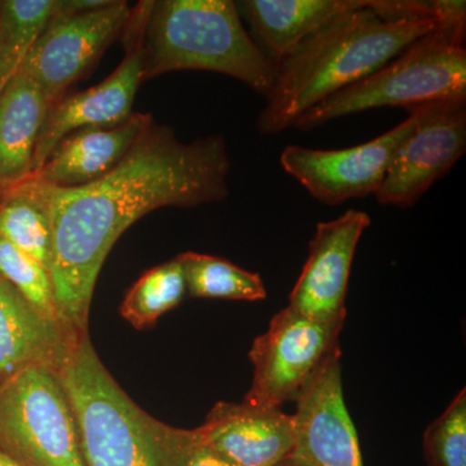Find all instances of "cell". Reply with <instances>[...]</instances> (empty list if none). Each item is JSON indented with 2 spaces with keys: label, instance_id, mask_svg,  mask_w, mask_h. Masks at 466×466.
<instances>
[{
  "label": "cell",
  "instance_id": "obj_1",
  "mask_svg": "<svg viewBox=\"0 0 466 466\" xmlns=\"http://www.w3.org/2000/svg\"><path fill=\"white\" fill-rule=\"evenodd\" d=\"M228 152L222 137L184 143L152 122L108 174L86 186L57 188L27 177L51 228L50 274L61 327L87 333L95 285L122 233L161 208H195L229 195Z\"/></svg>",
  "mask_w": 466,
  "mask_h": 466
},
{
  "label": "cell",
  "instance_id": "obj_2",
  "mask_svg": "<svg viewBox=\"0 0 466 466\" xmlns=\"http://www.w3.org/2000/svg\"><path fill=\"white\" fill-rule=\"evenodd\" d=\"M444 27L455 29L434 20H386L370 7V0L366 7L334 18L276 66L274 85L258 118L260 133L274 135L293 127L321 101Z\"/></svg>",
  "mask_w": 466,
  "mask_h": 466
},
{
  "label": "cell",
  "instance_id": "obj_3",
  "mask_svg": "<svg viewBox=\"0 0 466 466\" xmlns=\"http://www.w3.org/2000/svg\"><path fill=\"white\" fill-rule=\"evenodd\" d=\"M60 379L86 466H177L193 431L164 424L137 406L104 367L88 334L67 352Z\"/></svg>",
  "mask_w": 466,
  "mask_h": 466
},
{
  "label": "cell",
  "instance_id": "obj_4",
  "mask_svg": "<svg viewBox=\"0 0 466 466\" xmlns=\"http://www.w3.org/2000/svg\"><path fill=\"white\" fill-rule=\"evenodd\" d=\"M143 82L167 73L204 70L268 94L276 67L242 24L231 0L148 2L142 35Z\"/></svg>",
  "mask_w": 466,
  "mask_h": 466
},
{
  "label": "cell",
  "instance_id": "obj_5",
  "mask_svg": "<svg viewBox=\"0 0 466 466\" xmlns=\"http://www.w3.org/2000/svg\"><path fill=\"white\" fill-rule=\"evenodd\" d=\"M464 42L462 30H435L372 75L321 101L291 128L309 131L333 119L386 106L410 110L434 101L466 99Z\"/></svg>",
  "mask_w": 466,
  "mask_h": 466
},
{
  "label": "cell",
  "instance_id": "obj_6",
  "mask_svg": "<svg viewBox=\"0 0 466 466\" xmlns=\"http://www.w3.org/2000/svg\"><path fill=\"white\" fill-rule=\"evenodd\" d=\"M0 449L25 466H86L60 370L29 367L0 385Z\"/></svg>",
  "mask_w": 466,
  "mask_h": 466
},
{
  "label": "cell",
  "instance_id": "obj_7",
  "mask_svg": "<svg viewBox=\"0 0 466 466\" xmlns=\"http://www.w3.org/2000/svg\"><path fill=\"white\" fill-rule=\"evenodd\" d=\"M342 325L319 323L285 308L249 351L253 380L244 401L281 408L297 401L325 360L339 351Z\"/></svg>",
  "mask_w": 466,
  "mask_h": 466
},
{
  "label": "cell",
  "instance_id": "obj_8",
  "mask_svg": "<svg viewBox=\"0 0 466 466\" xmlns=\"http://www.w3.org/2000/svg\"><path fill=\"white\" fill-rule=\"evenodd\" d=\"M410 110L417 116L415 130L395 153L376 193L379 204L386 207L415 205L466 149V99L434 101Z\"/></svg>",
  "mask_w": 466,
  "mask_h": 466
},
{
  "label": "cell",
  "instance_id": "obj_9",
  "mask_svg": "<svg viewBox=\"0 0 466 466\" xmlns=\"http://www.w3.org/2000/svg\"><path fill=\"white\" fill-rule=\"evenodd\" d=\"M415 112L397 127L370 142L343 149H309L285 147L280 164L285 173L299 180L309 195L325 205H339L351 198L376 195L395 153L412 134Z\"/></svg>",
  "mask_w": 466,
  "mask_h": 466
},
{
  "label": "cell",
  "instance_id": "obj_10",
  "mask_svg": "<svg viewBox=\"0 0 466 466\" xmlns=\"http://www.w3.org/2000/svg\"><path fill=\"white\" fill-rule=\"evenodd\" d=\"M133 7L113 0L108 7L76 16H54L20 67L41 86L51 106L124 35Z\"/></svg>",
  "mask_w": 466,
  "mask_h": 466
},
{
  "label": "cell",
  "instance_id": "obj_11",
  "mask_svg": "<svg viewBox=\"0 0 466 466\" xmlns=\"http://www.w3.org/2000/svg\"><path fill=\"white\" fill-rule=\"evenodd\" d=\"M147 8L148 2L133 8L124 33L126 55L115 72L88 90L64 96L48 110L34 150L32 174L66 135L82 128L118 125L133 115L135 96L143 84L142 35Z\"/></svg>",
  "mask_w": 466,
  "mask_h": 466
},
{
  "label": "cell",
  "instance_id": "obj_12",
  "mask_svg": "<svg viewBox=\"0 0 466 466\" xmlns=\"http://www.w3.org/2000/svg\"><path fill=\"white\" fill-rule=\"evenodd\" d=\"M370 226V217L355 208L337 219L318 223L288 308L319 323L343 327L352 260Z\"/></svg>",
  "mask_w": 466,
  "mask_h": 466
},
{
  "label": "cell",
  "instance_id": "obj_13",
  "mask_svg": "<svg viewBox=\"0 0 466 466\" xmlns=\"http://www.w3.org/2000/svg\"><path fill=\"white\" fill-rule=\"evenodd\" d=\"M296 403L291 458L306 466H364L343 397L341 350L324 361Z\"/></svg>",
  "mask_w": 466,
  "mask_h": 466
},
{
  "label": "cell",
  "instance_id": "obj_14",
  "mask_svg": "<svg viewBox=\"0 0 466 466\" xmlns=\"http://www.w3.org/2000/svg\"><path fill=\"white\" fill-rule=\"evenodd\" d=\"M196 433L233 466H274L293 455V415L281 408L220 401Z\"/></svg>",
  "mask_w": 466,
  "mask_h": 466
},
{
  "label": "cell",
  "instance_id": "obj_15",
  "mask_svg": "<svg viewBox=\"0 0 466 466\" xmlns=\"http://www.w3.org/2000/svg\"><path fill=\"white\" fill-rule=\"evenodd\" d=\"M153 119L133 113L126 121L66 135L29 177L57 188H76L100 179L127 155Z\"/></svg>",
  "mask_w": 466,
  "mask_h": 466
},
{
  "label": "cell",
  "instance_id": "obj_16",
  "mask_svg": "<svg viewBox=\"0 0 466 466\" xmlns=\"http://www.w3.org/2000/svg\"><path fill=\"white\" fill-rule=\"evenodd\" d=\"M76 341L0 278V385L29 367L60 370Z\"/></svg>",
  "mask_w": 466,
  "mask_h": 466
},
{
  "label": "cell",
  "instance_id": "obj_17",
  "mask_svg": "<svg viewBox=\"0 0 466 466\" xmlns=\"http://www.w3.org/2000/svg\"><path fill=\"white\" fill-rule=\"evenodd\" d=\"M257 45L275 67L306 39L367 0H241L235 2Z\"/></svg>",
  "mask_w": 466,
  "mask_h": 466
},
{
  "label": "cell",
  "instance_id": "obj_18",
  "mask_svg": "<svg viewBox=\"0 0 466 466\" xmlns=\"http://www.w3.org/2000/svg\"><path fill=\"white\" fill-rule=\"evenodd\" d=\"M50 108L41 86L21 67L0 90V195L32 175L34 150Z\"/></svg>",
  "mask_w": 466,
  "mask_h": 466
},
{
  "label": "cell",
  "instance_id": "obj_19",
  "mask_svg": "<svg viewBox=\"0 0 466 466\" xmlns=\"http://www.w3.org/2000/svg\"><path fill=\"white\" fill-rule=\"evenodd\" d=\"M0 238L50 269V220L27 179L0 195Z\"/></svg>",
  "mask_w": 466,
  "mask_h": 466
},
{
  "label": "cell",
  "instance_id": "obj_20",
  "mask_svg": "<svg viewBox=\"0 0 466 466\" xmlns=\"http://www.w3.org/2000/svg\"><path fill=\"white\" fill-rule=\"evenodd\" d=\"M177 259L182 263L187 294L193 299L248 302L266 299L265 283L257 272L248 271L219 257L195 251L179 254Z\"/></svg>",
  "mask_w": 466,
  "mask_h": 466
},
{
  "label": "cell",
  "instance_id": "obj_21",
  "mask_svg": "<svg viewBox=\"0 0 466 466\" xmlns=\"http://www.w3.org/2000/svg\"><path fill=\"white\" fill-rule=\"evenodd\" d=\"M186 294L182 263L175 257L137 279L125 296L121 315L137 329H146L180 305Z\"/></svg>",
  "mask_w": 466,
  "mask_h": 466
},
{
  "label": "cell",
  "instance_id": "obj_22",
  "mask_svg": "<svg viewBox=\"0 0 466 466\" xmlns=\"http://www.w3.org/2000/svg\"><path fill=\"white\" fill-rule=\"evenodd\" d=\"M55 7L56 0H5L0 5V35L15 73L51 23Z\"/></svg>",
  "mask_w": 466,
  "mask_h": 466
},
{
  "label": "cell",
  "instance_id": "obj_23",
  "mask_svg": "<svg viewBox=\"0 0 466 466\" xmlns=\"http://www.w3.org/2000/svg\"><path fill=\"white\" fill-rule=\"evenodd\" d=\"M0 278L7 281L42 318L61 325L47 269L2 238Z\"/></svg>",
  "mask_w": 466,
  "mask_h": 466
},
{
  "label": "cell",
  "instance_id": "obj_24",
  "mask_svg": "<svg viewBox=\"0 0 466 466\" xmlns=\"http://www.w3.org/2000/svg\"><path fill=\"white\" fill-rule=\"evenodd\" d=\"M424 453L428 466H466L465 389L426 429Z\"/></svg>",
  "mask_w": 466,
  "mask_h": 466
},
{
  "label": "cell",
  "instance_id": "obj_25",
  "mask_svg": "<svg viewBox=\"0 0 466 466\" xmlns=\"http://www.w3.org/2000/svg\"><path fill=\"white\" fill-rule=\"evenodd\" d=\"M177 466H233L198 438L196 429L188 446L184 449Z\"/></svg>",
  "mask_w": 466,
  "mask_h": 466
},
{
  "label": "cell",
  "instance_id": "obj_26",
  "mask_svg": "<svg viewBox=\"0 0 466 466\" xmlns=\"http://www.w3.org/2000/svg\"><path fill=\"white\" fill-rule=\"evenodd\" d=\"M113 0H56L54 16H76L108 7Z\"/></svg>",
  "mask_w": 466,
  "mask_h": 466
},
{
  "label": "cell",
  "instance_id": "obj_27",
  "mask_svg": "<svg viewBox=\"0 0 466 466\" xmlns=\"http://www.w3.org/2000/svg\"><path fill=\"white\" fill-rule=\"evenodd\" d=\"M14 75V69H12L11 64H9L5 45H3L2 35H0V88L7 84L8 79Z\"/></svg>",
  "mask_w": 466,
  "mask_h": 466
},
{
  "label": "cell",
  "instance_id": "obj_28",
  "mask_svg": "<svg viewBox=\"0 0 466 466\" xmlns=\"http://www.w3.org/2000/svg\"><path fill=\"white\" fill-rule=\"evenodd\" d=\"M0 466H25L18 462L17 460L9 456L7 452H5L0 449Z\"/></svg>",
  "mask_w": 466,
  "mask_h": 466
},
{
  "label": "cell",
  "instance_id": "obj_29",
  "mask_svg": "<svg viewBox=\"0 0 466 466\" xmlns=\"http://www.w3.org/2000/svg\"><path fill=\"white\" fill-rule=\"evenodd\" d=\"M274 466H306V465L302 464V462L299 461V460H296L294 458H288Z\"/></svg>",
  "mask_w": 466,
  "mask_h": 466
},
{
  "label": "cell",
  "instance_id": "obj_30",
  "mask_svg": "<svg viewBox=\"0 0 466 466\" xmlns=\"http://www.w3.org/2000/svg\"><path fill=\"white\" fill-rule=\"evenodd\" d=\"M0 5H2V2H0Z\"/></svg>",
  "mask_w": 466,
  "mask_h": 466
},
{
  "label": "cell",
  "instance_id": "obj_31",
  "mask_svg": "<svg viewBox=\"0 0 466 466\" xmlns=\"http://www.w3.org/2000/svg\"><path fill=\"white\" fill-rule=\"evenodd\" d=\"M3 88V87H2ZM2 88H0V90H2Z\"/></svg>",
  "mask_w": 466,
  "mask_h": 466
}]
</instances>
